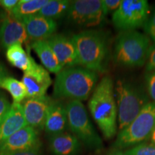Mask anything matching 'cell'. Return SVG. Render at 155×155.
Returning a JSON list of instances; mask_svg holds the SVG:
<instances>
[{"label": "cell", "mask_w": 155, "mask_h": 155, "mask_svg": "<svg viewBox=\"0 0 155 155\" xmlns=\"http://www.w3.org/2000/svg\"><path fill=\"white\" fill-rule=\"evenodd\" d=\"M88 109L103 136L115 137L118 129V111L114 94V82L108 75L98 83L88 101Z\"/></svg>", "instance_id": "cell-1"}, {"label": "cell", "mask_w": 155, "mask_h": 155, "mask_svg": "<svg viewBox=\"0 0 155 155\" xmlns=\"http://www.w3.org/2000/svg\"><path fill=\"white\" fill-rule=\"evenodd\" d=\"M98 73L81 66L64 68L56 75L53 95L58 98L88 99L98 84Z\"/></svg>", "instance_id": "cell-2"}, {"label": "cell", "mask_w": 155, "mask_h": 155, "mask_svg": "<svg viewBox=\"0 0 155 155\" xmlns=\"http://www.w3.org/2000/svg\"><path fill=\"white\" fill-rule=\"evenodd\" d=\"M80 65L96 73L105 72L107 68L109 43L103 31L86 30L73 35Z\"/></svg>", "instance_id": "cell-3"}, {"label": "cell", "mask_w": 155, "mask_h": 155, "mask_svg": "<svg viewBox=\"0 0 155 155\" xmlns=\"http://www.w3.org/2000/svg\"><path fill=\"white\" fill-rule=\"evenodd\" d=\"M114 94L118 111V129L121 131L130 124L150 102V98L147 89L127 78L116 80Z\"/></svg>", "instance_id": "cell-4"}, {"label": "cell", "mask_w": 155, "mask_h": 155, "mask_svg": "<svg viewBox=\"0 0 155 155\" xmlns=\"http://www.w3.org/2000/svg\"><path fill=\"white\" fill-rule=\"evenodd\" d=\"M151 42L147 35L138 30L120 32L114 45V62L127 68L144 66L152 45Z\"/></svg>", "instance_id": "cell-5"}, {"label": "cell", "mask_w": 155, "mask_h": 155, "mask_svg": "<svg viewBox=\"0 0 155 155\" xmlns=\"http://www.w3.org/2000/svg\"><path fill=\"white\" fill-rule=\"evenodd\" d=\"M155 127V102L150 101L127 127L119 131L114 148L129 149L150 138Z\"/></svg>", "instance_id": "cell-6"}, {"label": "cell", "mask_w": 155, "mask_h": 155, "mask_svg": "<svg viewBox=\"0 0 155 155\" xmlns=\"http://www.w3.org/2000/svg\"><path fill=\"white\" fill-rule=\"evenodd\" d=\"M68 128L81 143L91 150L99 151L103 141L89 118L83 104L79 101H70L65 106Z\"/></svg>", "instance_id": "cell-7"}, {"label": "cell", "mask_w": 155, "mask_h": 155, "mask_svg": "<svg viewBox=\"0 0 155 155\" xmlns=\"http://www.w3.org/2000/svg\"><path fill=\"white\" fill-rule=\"evenodd\" d=\"M107 15L103 0H75L71 1L66 16L75 27L91 28L101 25Z\"/></svg>", "instance_id": "cell-8"}, {"label": "cell", "mask_w": 155, "mask_h": 155, "mask_svg": "<svg viewBox=\"0 0 155 155\" xmlns=\"http://www.w3.org/2000/svg\"><path fill=\"white\" fill-rule=\"evenodd\" d=\"M150 15L147 0H122L119 8L112 14V22L120 32L137 30L144 26Z\"/></svg>", "instance_id": "cell-9"}, {"label": "cell", "mask_w": 155, "mask_h": 155, "mask_svg": "<svg viewBox=\"0 0 155 155\" xmlns=\"http://www.w3.org/2000/svg\"><path fill=\"white\" fill-rule=\"evenodd\" d=\"M22 82L26 88L27 98H35L45 96L52 84V79L47 70L35 62L30 70L24 73Z\"/></svg>", "instance_id": "cell-10"}, {"label": "cell", "mask_w": 155, "mask_h": 155, "mask_svg": "<svg viewBox=\"0 0 155 155\" xmlns=\"http://www.w3.org/2000/svg\"><path fill=\"white\" fill-rule=\"evenodd\" d=\"M40 146L38 131L27 125L0 143V153L21 152Z\"/></svg>", "instance_id": "cell-11"}, {"label": "cell", "mask_w": 155, "mask_h": 155, "mask_svg": "<svg viewBox=\"0 0 155 155\" xmlns=\"http://www.w3.org/2000/svg\"><path fill=\"white\" fill-rule=\"evenodd\" d=\"M52 100L48 96L28 98L23 103V112L27 125L35 129H43Z\"/></svg>", "instance_id": "cell-12"}, {"label": "cell", "mask_w": 155, "mask_h": 155, "mask_svg": "<svg viewBox=\"0 0 155 155\" xmlns=\"http://www.w3.org/2000/svg\"><path fill=\"white\" fill-rule=\"evenodd\" d=\"M47 40L63 68L80 65L76 48L71 38L55 34Z\"/></svg>", "instance_id": "cell-13"}, {"label": "cell", "mask_w": 155, "mask_h": 155, "mask_svg": "<svg viewBox=\"0 0 155 155\" xmlns=\"http://www.w3.org/2000/svg\"><path fill=\"white\" fill-rule=\"evenodd\" d=\"M28 39L25 25L22 21L8 16L0 25V47L7 50L15 44H22Z\"/></svg>", "instance_id": "cell-14"}, {"label": "cell", "mask_w": 155, "mask_h": 155, "mask_svg": "<svg viewBox=\"0 0 155 155\" xmlns=\"http://www.w3.org/2000/svg\"><path fill=\"white\" fill-rule=\"evenodd\" d=\"M22 22L25 25L28 38L34 41L48 40L55 35L58 28L55 20L39 15L26 17Z\"/></svg>", "instance_id": "cell-15"}, {"label": "cell", "mask_w": 155, "mask_h": 155, "mask_svg": "<svg viewBox=\"0 0 155 155\" xmlns=\"http://www.w3.org/2000/svg\"><path fill=\"white\" fill-rule=\"evenodd\" d=\"M68 128L65 106L59 101H52L48 111L44 129L50 137L66 131Z\"/></svg>", "instance_id": "cell-16"}, {"label": "cell", "mask_w": 155, "mask_h": 155, "mask_svg": "<svg viewBox=\"0 0 155 155\" xmlns=\"http://www.w3.org/2000/svg\"><path fill=\"white\" fill-rule=\"evenodd\" d=\"M26 126L22 104L12 103L8 114L0 122V143Z\"/></svg>", "instance_id": "cell-17"}, {"label": "cell", "mask_w": 155, "mask_h": 155, "mask_svg": "<svg viewBox=\"0 0 155 155\" xmlns=\"http://www.w3.org/2000/svg\"><path fill=\"white\" fill-rule=\"evenodd\" d=\"M81 143L72 133L63 132L50 137L49 148L53 155H77Z\"/></svg>", "instance_id": "cell-18"}, {"label": "cell", "mask_w": 155, "mask_h": 155, "mask_svg": "<svg viewBox=\"0 0 155 155\" xmlns=\"http://www.w3.org/2000/svg\"><path fill=\"white\" fill-rule=\"evenodd\" d=\"M31 47L40 58L43 67L48 71L56 74L61 72L63 68L58 61L47 40L33 41L31 44Z\"/></svg>", "instance_id": "cell-19"}, {"label": "cell", "mask_w": 155, "mask_h": 155, "mask_svg": "<svg viewBox=\"0 0 155 155\" xmlns=\"http://www.w3.org/2000/svg\"><path fill=\"white\" fill-rule=\"evenodd\" d=\"M6 57L9 63L26 72L30 70L35 61L22 48V44H15L6 50Z\"/></svg>", "instance_id": "cell-20"}, {"label": "cell", "mask_w": 155, "mask_h": 155, "mask_svg": "<svg viewBox=\"0 0 155 155\" xmlns=\"http://www.w3.org/2000/svg\"><path fill=\"white\" fill-rule=\"evenodd\" d=\"M48 1L49 0H20L10 15L22 21L26 17L38 14Z\"/></svg>", "instance_id": "cell-21"}, {"label": "cell", "mask_w": 155, "mask_h": 155, "mask_svg": "<svg viewBox=\"0 0 155 155\" xmlns=\"http://www.w3.org/2000/svg\"><path fill=\"white\" fill-rule=\"evenodd\" d=\"M71 3L68 0H49L37 15L55 20L67 15Z\"/></svg>", "instance_id": "cell-22"}, {"label": "cell", "mask_w": 155, "mask_h": 155, "mask_svg": "<svg viewBox=\"0 0 155 155\" xmlns=\"http://www.w3.org/2000/svg\"><path fill=\"white\" fill-rule=\"evenodd\" d=\"M0 88L5 89L11 94L13 103L21 104L27 98V91L22 81H19L13 77L5 78L0 81Z\"/></svg>", "instance_id": "cell-23"}, {"label": "cell", "mask_w": 155, "mask_h": 155, "mask_svg": "<svg viewBox=\"0 0 155 155\" xmlns=\"http://www.w3.org/2000/svg\"><path fill=\"white\" fill-rule=\"evenodd\" d=\"M127 155H155V145L143 142L125 151Z\"/></svg>", "instance_id": "cell-24"}, {"label": "cell", "mask_w": 155, "mask_h": 155, "mask_svg": "<svg viewBox=\"0 0 155 155\" xmlns=\"http://www.w3.org/2000/svg\"><path fill=\"white\" fill-rule=\"evenodd\" d=\"M143 29L144 34L150 38L151 41L155 42V9L152 13H150Z\"/></svg>", "instance_id": "cell-25"}, {"label": "cell", "mask_w": 155, "mask_h": 155, "mask_svg": "<svg viewBox=\"0 0 155 155\" xmlns=\"http://www.w3.org/2000/svg\"><path fill=\"white\" fill-rule=\"evenodd\" d=\"M146 89L150 99L155 102V71L148 73L147 75Z\"/></svg>", "instance_id": "cell-26"}, {"label": "cell", "mask_w": 155, "mask_h": 155, "mask_svg": "<svg viewBox=\"0 0 155 155\" xmlns=\"http://www.w3.org/2000/svg\"><path fill=\"white\" fill-rule=\"evenodd\" d=\"M145 69L147 73L155 71V42H152L151 45L148 57L145 64Z\"/></svg>", "instance_id": "cell-27"}, {"label": "cell", "mask_w": 155, "mask_h": 155, "mask_svg": "<svg viewBox=\"0 0 155 155\" xmlns=\"http://www.w3.org/2000/svg\"><path fill=\"white\" fill-rule=\"evenodd\" d=\"M12 104L3 93L0 92V122L10 110Z\"/></svg>", "instance_id": "cell-28"}, {"label": "cell", "mask_w": 155, "mask_h": 155, "mask_svg": "<svg viewBox=\"0 0 155 155\" xmlns=\"http://www.w3.org/2000/svg\"><path fill=\"white\" fill-rule=\"evenodd\" d=\"M122 0H103L104 7L106 11L108 14L109 12H112V14L119 8L121 5Z\"/></svg>", "instance_id": "cell-29"}, {"label": "cell", "mask_w": 155, "mask_h": 155, "mask_svg": "<svg viewBox=\"0 0 155 155\" xmlns=\"http://www.w3.org/2000/svg\"><path fill=\"white\" fill-rule=\"evenodd\" d=\"M0 155H42L41 151V146L36 147L26 151H21V152H9V153H0Z\"/></svg>", "instance_id": "cell-30"}, {"label": "cell", "mask_w": 155, "mask_h": 155, "mask_svg": "<svg viewBox=\"0 0 155 155\" xmlns=\"http://www.w3.org/2000/svg\"><path fill=\"white\" fill-rule=\"evenodd\" d=\"M18 2V0H0V5L10 14Z\"/></svg>", "instance_id": "cell-31"}, {"label": "cell", "mask_w": 155, "mask_h": 155, "mask_svg": "<svg viewBox=\"0 0 155 155\" xmlns=\"http://www.w3.org/2000/svg\"><path fill=\"white\" fill-rule=\"evenodd\" d=\"M107 155H127L126 154L125 152H123V151L121 150H119V149L116 148H113L108 152Z\"/></svg>", "instance_id": "cell-32"}, {"label": "cell", "mask_w": 155, "mask_h": 155, "mask_svg": "<svg viewBox=\"0 0 155 155\" xmlns=\"http://www.w3.org/2000/svg\"><path fill=\"white\" fill-rule=\"evenodd\" d=\"M7 76V73H6V70L4 68L3 65L0 63V81H1L4 78Z\"/></svg>", "instance_id": "cell-33"}, {"label": "cell", "mask_w": 155, "mask_h": 155, "mask_svg": "<svg viewBox=\"0 0 155 155\" xmlns=\"http://www.w3.org/2000/svg\"><path fill=\"white\" fill-rule=\"evenodd\" d=\"M150 139V141H151V143H152V144L155 145V127H154V130L152 131V134H151Z\"/></svg>", "instance_id": "cell-34"}]
</instances>
